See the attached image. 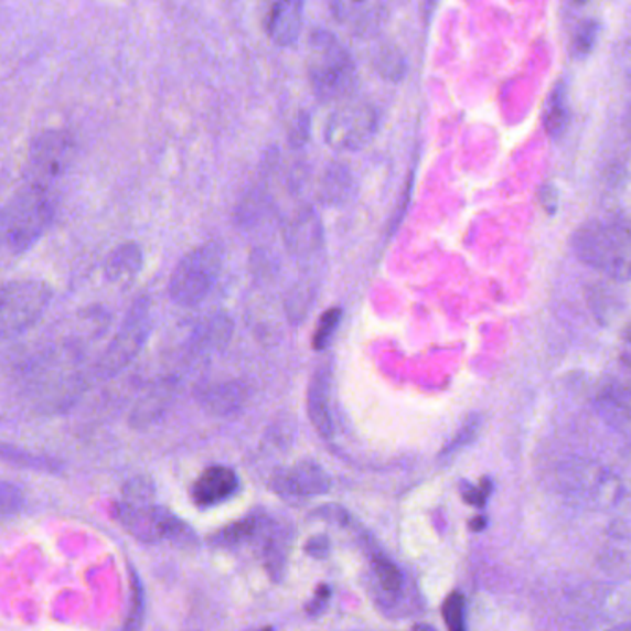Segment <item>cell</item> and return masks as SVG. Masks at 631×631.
<instances>
[{
  "instance_id": "1",
  "label": "cell",
  "mask_w": 631,
  "mask_h": 631,
  "mask_svg": "<svg viewBox=\"0 0 631 631\" xmlns=\"http://www.w3.org/2000/svg\"><path fill=\"white\" fill-rule=\"evenodd\" d=\"M570 247L576 258L611 280H631V223L624 218H597L574 232Z\"/></svg>"
},
{
  "instance_id": "2",
  "label": "cell",
  "mask_w": 631,
  "mask_h": 631,
  "mask_svg": "<svg viewBox=\"0 0 631 631\" xmlns=\"http://www.w3.org/2000/svg\"><path fill=\"white\" fill-rule=\"evenodd\" d=\"M308 75L317 98L324 103L351 98L357 86V67L349 49L327 29H316L308 40Z\"/></svg>"
},
{
  "instance_id": "3",
  "label": "cell",
  "mask_w": 631,
  "mask_h": 631,
  "mask_svg": "<svg viewBox=\"0 0 631 631\" xmlns=\"http://www.w3.org/2000/svg\"><path fill=\"white\" fill-rule=\"evenodd\" d=\"M54 204L51 191L24 184L2 207L0 232L4 247L13 254H23L34 247L51 226Z\"/></svg>"
},
{
  "instance_id": "4",
  "label": "cell",
  "mask_w": 631,
  "mask_h": 631,
  "mask_svg": "<svg viewBox=\"0 0 631 631\" xmlns=\"http://www.w3.org/2000/svg\"><path fill=\"white\" fill-rule=\"evenodd\" d=\"M224 250L218 243H204L193 248L180 259L171 280H169V297L174 304L182 308H193L201 304L207 295L212 293L223 272Z\"/></svg>"
},
{
  "instance_id": "5",
  "label": "cell",
  "mask_w": 631,
  "mask_h": 631,
  "mask_svg": "<svg viewBox=\"0 0 631 631\" xmlns=\"http://www.w3.org/2000/svg\"><path fill=\"white\" fill-rule=\"evenodd\" d=\"M52 291L45 281L13 280L2 287L0 330L2 338H18L40 322L51 304Z\"/></svg>"
},
{
  "instance_id": "6",
  "label": "cell",
  "mask_w": 631,
  "mask_h": 631,
  "mask_svg": "<svg viewBox=\"0 0 631 631\" xmlns=\"http://www.w3.org/2000/svg\"><path fill=\"white\" fill-rule=\"evenodd\" d=\"M150 330H152L150 299L143 295L130 306L125 321L119 327V332L115 333V338L104 352L98 371L104 376L121 373L122 368L128 367L138 357L145 341L149 339Z\"/></svg>"
},
{
  "instance_id": "7",
  "label": "cell",
  "mask_w": 631,
  "mask_h": 631,
  "mask_svg": "<svg viewBox=\"0 0 631 631\" xmlns=\"http://www.w3.org/2000/svg\"><path fill=\"white\" fill-rule=\"evenodd\" d=\"M73 158V141L62 130H45L30 145L24 165L26 184L51 191V185L64 177Z\"/></svg>"
},
{
  "instance_id": "8",
  "label": "cell",
  "mask_w": 631,
  "mask_h": 631,
  "mask_svg": "<svg viewBox=\"0 0 631 631\" xmlns=\"http://www.w3.org/2000/svg\"><path fill=\"white\" fill-rule=\"evenodd\" d=\"M378 132V111L373 104L349 103L333 109L324 127V139L333 149L362 150Z\"/></svg>"
},
{
  "instance_id": "9",
  "label": "cell",
  "mask_w": 631,
  "mask_h": 631,
  "mask_svg": "<svg viewBox=\"0 0 631 631\" xmlns=\"http://www.w3.org/2000/svg\"><path fill=\"white\" fill-rule=\"evenodd\" d=\"M119 521L138 539H171L177 543H191L195 539L188 524L182 523L179 516L156 505L125 502L119 505Z\"/></svg>"
},
{
  "instance_id": "10",
  "label": "cell",
  "mask_w": 631,
  "mask_h": 631,
  "mask_svg": "<svg viewBox=\"0 0 631 631\" xmlns=\"http://www.w3.org/2000/svg\"><path fill=\"white\" fill-rule=\"evenodd\" d=\"M276 491L281 496H297V499H308L330 491V478L321 467L311 461H302L289 471H284L272 480Z\"/></svg>"
},
{
  "instance_id": "11",
  "label": "cell",
  "mask_w": 631,
  "mask_h": 631,
  "mask_svg": "<svg viewBox=\"0 0 631 631\" xmlns=\"http://www.w3.org/2000/svg\"><path fill=\"white\" fill-rule=\"evenodd\" d=\"M333 18L357 35H373L384 26L387 7L382 2H332Z\"/></svg>"
},
{
  "instance_id": "12",
  "label": "cell",
  "mask_w": 631,
  "mask_h": 631,
  "mask_svg": "<svg viewBox=\"0 0 631 631\" xmlns=\"http://www.w3.org/2000/svg\"><path fill=\"white\" fill-rule=\"evenodd\" d=\"M330 389H332V363L322 362L317 367L308 395V414L316 430L324 439L333 436L332 415H330Z\"/></svg>"
},
{
  "instance_id": "13",
  "label": "cell",
  "mask_w": 631,
  "mask_h": 631,
  "mask_svg": "<svg viewBox=\"0 0 631 631\" xmlns=\"http://www.w3.org/2000/svg\"><path fill=\"white\" fill-rule=\"evenodd\" d=\"M239 488L236 472L228 467H210L193 485V500L201 507H213L228 500Z\"/></svg>"
},
{
  "instance_id": "14",
  "label": "cell",
  "mask_w": 631,
  "mask_h": 631,
  "mask_svg": "<svg viewBox=\"0 0 631 631\" xmlns=\"http://www.w3.org/2000/svg\"><path fill=\"white\" fill-rule=\"evenodd\" d=\"M304 24V4L297 0L276 2L270 8L267 32L276 45L289 46L299 40L300 30Z\"/></svg>"
},
{
  "instance_id": "15",
  "label": "cell",
  "mask_w": 631,
  "mask_h": 631,
  "mask_svg": "<svg viewBox=\"0 0 631 631\" xmlns=\"http://www.w3.org/2000/svg\"><path fill=\"white\" fill-rule=\"evenodd\" d=\"M287 245L297 258H313L322 248L321 218L313 210H302L287 228Z\"/></svg>"
},
{
  "instance_id": "16",
  "label": "cell",
  "mask_w": 631,
  "mask_h": 631,
  "mask_svg": "<svg viewBox=\"0 0 631 631\" xmlns=\"http://www.w3.org/2000/svg\"><path fill=\"white\" fill-rule=\"evenodd\" d=\"M143 269V250L138 243L127 242L114 248L109 254L104 272L109 281L127 284L133 280Z\"/></svg>"
},
{
  "instance_id": "17",
  "label": "cell",
  "mask_w": 631,
  "mask_h": 631,
  "mask_svg": "<svg viewBox=\"0 0 631 631\" xmlns=\"http://www.w3.org/2000/svg\"><path fill=\"white\" fill-rule=\"evenodd\" d=\"M352 174L346 167L341 163H333L324 172L321 182V199L328 204H343L352 195Z\"/></svg>"
},
{
  "instance_id": "18",
  "label": "cell",
  "mask_w": 631,
  "mask_h": 631,
  "mask_svg": "<svg viewBox=\"0 0 631 631\" xmlns=\"http://www.w3.org/2000/svg\"><path fill=\"white\" fill-rule=\"evenodd\" d=\"M243 398H245V389L237 382L215 385L201 395L202 404L215 414L234 411L242 406Z\"/></svg>"
},
{
  "instance_id": "19",
  "label": "cell",
  "mask_w": 631,
  "mask_h": 631,
  "mask_svg": "<svg viewBox=\"0 0 631 631\" xmlns=\"http://www.w3.org/2000/svg\"><path fill=\"white\" fill-rule=\"evenodd\" d=\"M568 122H570V109H568L567 92L563 84H557L546 108L545 130L552 138H562L568 128Z\"/></svg>"
},
{
  "instance_id": "20",
  "label": "cell",
  "mask_w": 631,
  "mask_h": 631,
  "mask_svg": "<svg viewBox=\"0 0 631 631\" xmlns=\"http://www.w3.org/2000/svg\"><path fill=\"white\" fill-rule=\"evenodd\" d=\"M232 332H234L232 319L228 316H224V313H218V316H213L199 330L196 341H199L201 349H223V346L228 344Z\"/></svg>"
},
{
  "instance_id": "21",
  "label": "cell",
  "mask_w": 631,
  "mask_h": 631,
  "mask_svg": "<svg viewBox=\"0 0 631 631\" xmlns=\"http://www.w3.org/2000/svg\"><path fill=\"white\" fill-rule=\"evenodd\" d=\"M371 563H373L374 578L378 581L379 589L387 595H398L404 586L400 568L396 567L389 557L382 556V554H373Z\"/></svg>"
},
{
  "instance_id": "22",
  "label": "cell",
  "mask_w": 631,
  "mask_h": 631,
  "mask_svg": "<svg viewBox=\"0 0 631 631\" xmlns=\"http://www.w3.org/2000/svg\"><path fill=\"white\" fill-rule=\"evenodd\" d=\"M343 321V311L339 308L328 310L321 317V321L317 324L316 333H313V349L317 352L327 351L330 343H332L333 335L338 333L339 324Z\"/></svg>"
},
{
  "instance_id": "23",
  "label": "cell",
  "mask_w": 631,
  "mask_h": 631,
  "mask_svg": "<svg viewBox=\"0 0 631 631\" xmlns=\"http://www.w3.org/2000/svg\"><path fill=\"white\" fill-rule=\"evenodd\" d=\"M442 619L448 631H467L466 598L461 592H452L442 603Z\"/></svg>"
},
{
  "instance_id": "24",
  "label": "cell",
  "mask_w": 631,
  "mask_h": 631,
  "mask_svg": "<svg viewBox=\"0 0 631 631\" xmlns=\"http://www.w3.org/2000/svg\"><path fill=\"white\" fill-rule=\"evenodd\" d=\"M376 69L379 75L389 81H400L406 71V62L402 57L400 52L396 51L395 46H384L382 51L376 54Z\"/></svg>"
},
{
  "instance_id": "25",
  "label": "cell",
  "mask_w": 631,
  "mask_h": 631,
  "mask_svg": "<svg viewBox=\"0 0 631 631\" xmlns=\"http://www.w3.org/2000/svg\"><path fill=\"white\" fill-rule=\"evenodd\" d=\"M598 34H600V24L595 19L584 21L574 34L573 51L576 56H587L592 51V46L597 45Z\"/></svg>"
},
{
  "instance_id": "26",
  "label": "cell",
  "mask_w": 631,
  "mask_h": 631,
  "mask_svg": "<svg viewBox=\"0 0 631 631\" xmlns=\"http://www.w3.org/2000/svg\"><path fill=\"white\" fill-rule=\"evenodd\" d=\"M143 589L139 581L138 574L132 573V602H130V613H128L127 622L122 625L121 631H139L141 622H143Z\"/></svg>"
},
{
  "instance_id": "27",
  "label": "cell",
  "mask_w": 631,
  "mask_h": 631,
  "mask_svg": "<svg viewBox=\"0 0 631 631\" xmlns=\"http://www.w3.org/2000/svg\"><path fill=\"white\" fill-rule=\"evenodd\" d=\"M258 530V521L250 516V518H245L242 523L234 524L232 528H228L224 534H221V543H224V545H237V543H242V541L253 537Z\"/></svg>"
},
{
  "instance_id": "28",
  "label": "cell",
  "mask_w": 631,
  "mask_h": 631,
  "mask_svg": "<svg viewBox=\"0 0 631 631\" xmlns=\"http://www.w3.org/2000/svg\"><path fill=\"white\" fill-rule=\"evenodd\" d=\"M308 139H310V115L300 111L299 117L295 119L291 132H289V141L293 147H302Z\"/></svg>"
},
{
  "instance_id": "29",
  "label": "cell",
  "mask_w": 631,
  "mask_h": 631,
  "mask_svg": "<svg viewBox=\"0 0 631 631\" xmlns=\"http://www.w3.org/2000/svg\"><path fill=\"white\" fill-rule=\"evenodd\" d=\"M491 489H493V483L489 482V480H483L478 488H471V485H467L466 493V502L469 504L474 505L478 510H482L485 502H488L489 494H491Z\"/></svg>"
},
{
  "instance_id": "30",
  "label": "cell",
  "mask_w": 631,
  "mask_h": 631,
  "mask_svg": "<svg viewBox=\"0 0 631 631\" xmlns=\"http://www.w3.org/2000/svg\"><path fill=\"white\" fill-rule=\"evenodd\" d=\"M478 426H480V423H478L477 417L469 420V423H466V426H463L461 431H459L458 437L450 442V447L447 448V452L456 450V448L466 447L467 442L471 441L472 437L477 436Z\"/></svg>"
},
{
  "instance_id": "31",
  "label": "cell",
  "mask_w": 631,
  "mask_h": 631,
  "mask_svg": "<svg viewBox=\"0 0 631 631\" xmlns=\"http://www.w3.org/2000/svg\"><path fill=\"white\" fill-rule=\"evenodd\" d=\"M308 550H310L313 556H324L328 552V539H324V537H317V539L311 541L310 545H308Z\"/></svg>"
},
{
  "instance_id": "32",
  "label": "cell",
  "mask_w": 631,
  "mask_h": 631,
  "mask_svg": "<svg viewBox=\"0 0 631 631\" xmlns=\"http://www.w3.org/2000/svg\"><path fill=\"white\" fill-rule=\"evenodd\" d=\"M328 595H330V592H328L327 587L319 589V592H317L316 603H313V606L310 608L311 613H317V606H321V608L327 606Z\"/></svg>"
},
{
  "instance_id": "33",
  "label": "cell",
  "mask_w": 631,
  "mask_h": 631,
  "mask_svg": "<svg viewBox=\"0 0 631 631\" xmlns=\"http://www.w3.org/2000/svg\"><path fill=\"white\" fill-rule=\"evenodd\" d=\"M472 530H474V532H480V530L485 528V526H483V524H485V518H482V516H478V518H474V521H472Z\"/></svg>"
},
{
  "instance_id": "34",
  "label": "cell",
  "mask_w": 631,
  "mask_h": 631,
  "mask_svg": "<svg viewBox=\"0 0 631 631\" xmlns=\"http://www.w3.org/2000/svg\"><path fill=\"white\" fill-rule=\"evenodd\" d=\"M411 631H437L436 628H434V625L430 624H417L414 625V630Z\"/></svg>"
}]
</instances>
